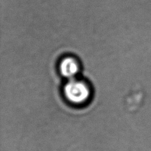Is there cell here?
<instances>
[{
  "instance_id": "cell-2",
  "label": "cell",
  "mask_w": 151,
  "mask_h": 151,
  "mask_svg": "<svg viewBox=\"0 0 151 151\" xmlns=\"http://www.w3.org/2000/svg\"><path fill=\"white\" fill-rule=\"evenodd\" d=\"M60 71L62 75L69 80L73 79L79 71V66L73 58H65L61 61Z\"/></svg>"
},
{
  "instance_id": "cell-1",
  "label": "cell",
  "mask_w": 151,
  "mask_h": 151,
  "mask_svg": "<svg viewBox=\"0 0 151 151\" xmlns=\"http://www.w3.org/2000/svg\"><path fill=\"white\" fill-rule=\"evenodd\" d=\"M64 92L67 99L76 104L84 103L90 97V90L87 85L74 78L67 82Z\"/></svg>"
}]
</instances>
